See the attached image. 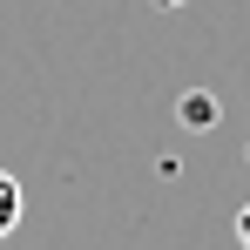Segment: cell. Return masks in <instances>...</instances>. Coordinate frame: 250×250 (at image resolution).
I'll list each match as a JSON object with an SVG mask.
<instances>
[{
	"instance_id": "cell-1",
	"label": "cell",
	"mask_w": 250,
	"mask_h": 250,
	"mask_svg": "<svg viewBox=\"0 0 250 250\" xmlns=\"http://www.w3.org/2000/svg\"><path fill=\"white\" fill-rule=\"evenodd\" d=\"M21 216H27V196H21V183L0 169V237H14V230H21Z\"/></svg>"
},
{
	"instance_id": "cell-3",
	"label": "cell",
	"mask_w": 250,
	"mask_h": 250,
	"mask_svg": "<svg viewBox=\"0 0 250 250\" xmlns=\"http://www.w3.org/2000/svg\"><path fill=\"white\" fill-rule=\"evenodd\" d=\"M237 244H244V250H250V203H244V209H237Z\"/></svg>"
},
{
	"instance_id": "cell-2",
	"label": "cell",
	"mask_w": 250,
	"mask_h": 250,
	"mask_svg": "<svg viewBox=\"0 0 250 250\" xmlns=\"http://www.w3.org/2000/svg\"><path fill=\"white\" fill-rule=\"evenodd\" d=\"M183 122H189V128H209V122H216V95L189 88V95H183Z\"/></svg>"
}]
</instances>
